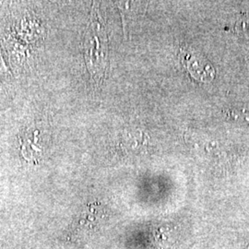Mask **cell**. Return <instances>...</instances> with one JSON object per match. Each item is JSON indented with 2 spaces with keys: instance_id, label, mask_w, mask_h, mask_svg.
<instances>
[{
  "instance_id": "6da1fadb",
  "label": "cell",
  "mask_w": 249,
  "mask_h": 249,
  "mask_svg": "<svg viewBox=\"0 0 249 249\" xmlns=\"http://www.w3.org/2000/svg\"><path fill=\"white\" fill-rule=\"evenodd\" d=\"M83 47L89 71L95 80H101L107 68L108 39L98 10L94 9L85 32Z\"/></svg>"
},
{
  "instance_id": "7a4b0ae2",
  "label": "cell",
  "mask_w": 249,
  "mask_h": 249,
  "mask_svg": "<svg viewBox=\"0 0 249 249\" xmlns=\"http://www.w3.org/2000/svg\"><path fill=\"white\" fill-rule=\"evenodd\" d=\"M179 55L184 67L196 80L207 82L213 79V69L208 62L203 61L201 57H197L186 50H181Z\"/></svg>"
},
{
  "instance_id": "3957f363",
  "label": "cell",
  "mask_w": 249,
  "mask_h": 249,
  "mask_svg": "<svg viewBox=\"0 0 249 249\" xmlns=\"http://www.w3.org/2000/svg\"><path fill=\"white\" fill-rule=\"evenodd\" d=\"M39 130L36 129L32 135H30L32 138L26 137V140L22 144V155L28 160H36L38 154H41L43 152V148L40 147L39 144Z\"/></svg>"
},
{
  "instance_id": "277c9868",
  "label": "cell",
  "mask_w": 249,
  "mask_h": 249,
  "mask_svg": "<svg viewBox=\"0 0 249 249\" xmlns=\"http://www.w3.org/2000/svg\"><path fill=\"white\" fill-rule=\"evenodd\" d=\"M232 115L235 116H242L244 117L247 121L249 122V111H246V110H243L241 113L239 112H236V113H232Z\"/></svg>"
}]
</instances>
